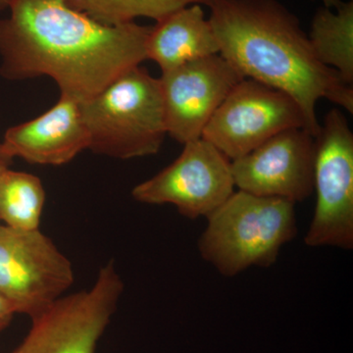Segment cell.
<instances>
[{
    "mask_svg": "<svg viewBox=\"0 0 353 353\" xmlns=\"http://www.w3.org/2000/svg\"><path fill=\"white\" fill-rule=\"evenodd\" d=\"M0 20V75L9 81L50 77L61 95L83 103L148 59L152 27L108 26L66 0H12Z\"/></svg>",
    "mask_w": 353,
    "mask_h": 353,
    "instance_id": "6da1fadb",
    "label": "cell"
},
{
    "mask_svg": "<svg viewBox=\"0 0 353 353\" xmlns=\"http://www.w3.org/2000/svg\"><path fill=\"white\" fill-rule=\"evenodd\" d=\"M208 6L221 57L245 78L292 97L314 138L320 130L316 115L320 99L353 112L352 85L321 63L299 20L282 4L276 0H210Z\"/></svg>",
    "mask_w": 353,
    "mask_h": 353,
    "instance_id": "7a4b0ae2",
    "label": "cell"
},
{
    "mask_svg": "<svg viewBox=\"0 0 353 353\" xmlns=\"http://www.w3.org/2000/svg\"><path fill=\"white\" fill-rule=\"evenodd\" d=\"M296 203L234 192L209 214L199 236V254L225 277L277 261L283 246L297 234Z\"/></svg>",
    "mask_w": 353,
    "mask_h": 353,
    "instance_id": "3957f363",
    "label": "cell"
},
{
    "mask_svg": "<svg viewBox=\"0 0 353 353\" xmlns=\"http://www.w3.org/2000/svg\"><path fill=\"white\" fill-rule=\"evenodd\" d=\"M88 150L117 158L157 154L167 134L159 79L137 66L81 103Z\"/></svg>",
    "mask_w": 353,
    "mask_h": 353,
    "instance_id": "277c9868",
    "label": "cell"
},
{
    "mask_svg": "<svg viewBox=\"0 0 353 353\" xmlns=\"http://www.w3.org/2000/svg\"><path fill=\"white\" fill-rule=\"evenodd\" d=\"M314 215L305 234L310 248H353V134L339 109L315 137Z\"/></svg>",
    "mask_w": 353,
    "mask_h": 353,
    "instance_id": "5b68a950",
    "label": "cell"
},
{
    "mask_svg": "<svg viewBox=\"0 0 353 353\" xmlns=\"http://www.w3.org/2000/svg\"><path fill=\"white\" fill-rule=\"evenodd\" d=\"M123 292L124 283L111 260L90 289L60 297L32 319L18 353H97Z\"/></svg>",
    "mask_w": 353,
    "mask_h": 353,
    "instance_id": "8992f818",
    "label": "cell"
},
{
    "mask_svg": "<svg viewBox=\"0 0 353 353\" xmlns=\"http://www.w3.org/2000/svg\"><path fill=\"white\" fill-rule=\"evenodd\" d=\"M68 257L41 230L0 224V296L34 319L74 284Z\"/></svg>",
    "mask_w": 353,
    "mask_h": 353,
    "instance_id": "52a82bcc",
    "label": "cell"
},
{
    "mask_svg": "<svg viewBox=\"0 0 353 353\" xmlns=\"http://www.w3.org/2000/svg\"><path fill=\"white\" fill-rule=\"evenodd\" d=\"M294 128L307 131L297 102L281 90L245 78L216 110L201 138L234 160Z\"/></svg>",
    "mask_w": 353,
    "mask_h": 353,
    "instance_id": "ba28073f",
    "label": "cell"
},
{
    "mask_svg": "<svg viewBox=\"0 0 353 353\" xmlns=\"http://www.w3.org/2000/svg\"><path fill=\"white\" fill-rule=\"evenodd\" d=\"M180 157L134 188V201L171 204L183 217H208L234 192L232 160L204 139L185 143Z\"/></svg>",
    "mask_w": 353,
    "mask_h": 353,
    "instance_id": "9c48e42d",
    "label": "cell"
},
{
    "mask_svg": "<svg viewBox=\"0 0 353 353\" xmlns=\"http://www.w3.org/2000/svg\"><path fill=\"white\" fill-rule=\"evenodd\" d=\"M243 79L220 54L162 72L167 134L183 145L201 139L216 110Z\"/></svg>",
    "mask_w": 353,
    "mask_h": 353,
    "instance_id": "30bf717a",
    "label": "cell"
},
{
    "mask_svg": "<svg viewBox=\"0 0 353 353\" xmlns=\"http://www.w3.org/2000/svg\"><path fill=\"white\" fill-rule=\"evenodd\" d=\"M315 138L303 128L285 130L232 160L234 187L254 196L296 203L313 194Z\"/></svg>",
    "mask_w": 353,
    "mask_h": 353,
    "instance_id": "8fae6325",
    "label": "cell"
},
{
    "mask_svg": "<svg viewBox=\"0 0 353 353\" xmlns=\"http://www.w3.org/2000/svg\"><path fill=\"white\" fill-rule=\"evenodd\" d=\"M0 145L13 159L48 166L69 163L90 145L80 102L60 95L46 113L9 128Z\"/></svg>",
    "mask_w": 353,
    "mask_h": 353,
    "instance_id": "7c38bea8",
    "label": "cell"
},
{
    "mask_svg": "<svg viewBox=\"0 0 353 353\" xmlns=\"http://www.w3.org/2000/svg\"><path fill=\"white\" fill-rule=\"evenodd\" d=\"M216 54H220L219 44L201 4L183 7L158 21L146 43L148 59L162 72Z\"/></svg>",
    "mask_w": 353,
    "mask_h": 353,
    "instance_id": "4fadbf2b",
    "label": "cell"
},
{
    "mask_svg": "<svg viewBox=\"0 0 353 353\" xmlns=\"http://www.w3.org/2000/svg\"><path fill=\"white\" fill-rule=\"evenodd\" d=\"M311 46L318 59L338 72L347 85L353 83V3L341 2L336 12L323 7L311 24Z\"/></svg>",
    "mask_w": 353,
    "mask_h": 353,
    "instance_id": "5bb4252c",
    "label": "cell"
},
{
    "mask_svg": "<svg viewBox=\"0 0 353 353\" xmlns=\"http://www.w3.org/2000/svg\"><path fill=\"white\" fill-rule=\"evenodd\" d=\"M46 190L39 176L8 168L0 172V224L13 229H39Z\"/></svg>",
    "mask_w": 353,
    "mask_h": 353,
    "instance_id": "9a60e30c",
    "label": "cell"
},
{
    "mask_svg": "<svg viewBox=\"0 0 353 353\" xmlns=\"http://www.w3.org/2000/svg\"><path fill=\"white\" fill-rule=\"evenodd\" d=\"M67 4L88 17L108 26L134 22L139 17L158 22L190 4H205L210 0H66Z\"/></svg>",
    "mask_w": 353,
    "mask_h": 353,
    "instance_id": "2e32d148",
    "label": "cell"
},
{
    "mask_svg": "<svg viewBox=\"0 0 353 353\" xmlns=\"http://www.w3.org/2000/svg\"><path fill=\"white\" fill-rule=\"evenodd\" d=\"M16 314L17 313L11 303L3 296H0V334L11 324Z\"/></svg>",
    "mask_w": 353,
    "mask_h": 353,
    "instance_id": "e0dca14e",
    "label": "cell"
},
{
    "mask_svg": "<svg viewBox=\"0 0 353 353\" xmlns=\"http://www.w3.org/2000/svg\"><path fill=\"white\" fill-rule=\"evenodd\" d=\"M13 158L9 157V155L4 152L1 145H0V172L3 171L4 169L8 168V167H10Z\"/></svg>",
    "mask_w": 353,
    "mask_h": 353,
    "instance_id": "ac0fdd59",
    "label": "cell"
},
{
    "mask_svg": "<svg viewBox=\"0 0 353 353\" xmlns=\"http://www.w3.org/2000/svg\"><path fill=\"white\" fill-rule=\"evenodd\" d=\"M324 2L325 7H328V8H331V7H338L341 3V0H323Z\"/></svg>",
    "mask_w": 353,
    "mask_h": 353,
    "instance_id": "d6986e66",
    "label": "cell"
},
{
    "mask_svg": "<svg viewBox=\"0 0 353 353\" xmlns=\"http://www.w3.org/2000/svg\"><path fill=\"white\" fill-rule=\"evenodd\" d=\"M12 0H0V10H6L8 9Z\"/></svg>",
    "mask_w": 353,
    "mask_h": 353,
    "instance_id": "ffe728a7",
    "label": "cell"
},
{
    "mask_svg": "<svg viewBox=\"0 0 353 353\" xmlns=\"http://www.w3.org/2000/svg\"><path fill=\"white\" fill-rule=\"evenodd\" d=\"M10 353H18V352H17V348H16V350H13V352H10Z\"/></svg>",
    "mask_w": 353,
    "mask_h": 353,
    "instance_id": "44dd1931",
    "label": "cell"
}]
</instances>
